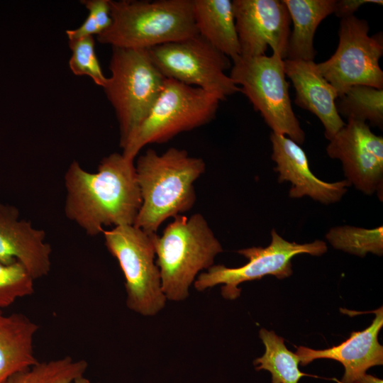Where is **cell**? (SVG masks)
Instances as JSON below:
<instances>
[{
	"mask_svg": "<svg viewBox=\"0 0 383 383\" xmlns=\"http://www.w3.org/2000/svg\"><path fill=\"white\" fill-rule=\"evenodd\" d=\"M65 213L87 235L105 226L133 225L142 204L135 162L122 153L104 157L96 172L73 161L65 174Z\"/></svg>",
	"mask_w": 383,
	"mask_h": 383,
	"instance_id": "1",
	"label": "cell"
},
{
	"mask_svg": "<svg viewBox=\"0 0 383 383\" xmlns=\"http://www.w3.org/2000/svg\"><path fill=\"white\" fill-rule=\"evenodd\" d=\"M142 204L133 225L156 233L161 224L192 209L196 201L194 182L206 165L186 150L170 148L158 154L148 149L135 165Z\"/></svg>",
	"mask_w": 383,
	"mask_h": 383,
	"instance_id": "2",
	"label": "cell"
},
{
	"mask_svg": "<svg viewBox=\"0 0 383 383\" xmlns=\"http://www.w3.org/2000/svg\"><path fill=\"white\" fill-rule=\"evenodd\" d=\"M110 11L97 40L112 48L148 50L198 35L193 0H110Z\"/></svg>",
	"mask_w": 383,
	"mask_h": 383,
	"instance_id": "3",
	"label": "cell"
},
{
	"mask_svg": "<svg viewBox=\"0 0 383 383\" xmlns=\"http://www.w3.org/2000/svg\"><path fill=\"white\" fill-rule=\"evenodd\" d=\"M156 264L166 299L183 301L197 274L212 265L223 248L201 213L174 218L155 237Z\"/></svg>",
	"mask_w": 383,
	"mask_h": 383,
	"instance_id": "4",
	"label": "cell"
},
{
	"mask_svg": "<svg viewBox=\"0 0 383 383\" xmlns=\"http://www.w3.org/2000/svg\"><path fill=\"white\" fill-rule=\"evenodd\" d=\"M109 70L104 89L116 113L123 148L148 116L166 77L143 49L112 48Z\"/></svg>",
	"mask_w": 383,
	"mask_h": 383,
	"instance_id": "5",
	"label": "cell"
},
{
	"mask_svg": "<svg viewBox=\"0 0 383 383\" xmlns=\"http://www.w3.org/2000/svg\"><path fill=\"white\" fill-rule=\"evenodd\" d=\"M220 101L200 88L166 78L148 116L122 148V154L134 160L145 145L167 142L209 123L215 118Z\"/></svg>",
	"mask_w": 383,
	"mask_h": 383,
	"instance_id": "6",
	"label": "cell"
},
{
	"mask_svg": "<svg viewBox=\"0 0 383 383\" xmlns=\"http://www.w3.org/2000/svg\"><path fill=\"white\" fill-rule=\"evenodd\" d=\"M230 77L259 111L273 133L301 144L305 133L291 104L284 59L277 53L233 60Z\"/></svg>",
	"mask_w": 383,
	"mask_h": 383,
	"instance_id": "7",
	"label": "cell"
},
{
	"mask_svg": "<svg viewBox=\"0 0 383 383\" xmlns=\"http://www.w3.org/2000/svg\"><path fill=\"white\" fill-rule=\"evenodd\" d=\"M102 234L108 250L118 260L124 274L127 306L143 316L157 313L167 299L155 260L157 234L134 225L104 230Z\"/></svg>",
	"mask_w": 383,
	"mask_h": 383,
	"instance_id": "8",
	"label": "cell"
},
{
	"mask_svg": "<svg viewBox=\"0 0 383 383\" xmlns=\"http://www.w3.org/2000/svg\"><path fill=\"white\" fill-rule=\"evenodd\" d=\"M149 55L166 77L200 88L220 101L240 89L225 71L229 58L200 35L148 49Z\"/></svg>",
	"mask_w": 383,
	"mask_h": 383,
	"instance_id": "9",
	"label": "cell"
},
{
	"mask_svg": "<svg viewBox=\"0 0 383 383\" xmlns=\"http://www.w3.org/2000/svg\"><path fill=\"white\" fill-rule=\"evenodd\" d=\"M367 21L355 16L342 18L339 43L326 61L316 64L323 77L333 86L338 98L351 87L365 85L383 89L379 60L383 54L382 33L372 36Z\"/></svg>",
	"mask_w": 383,
	"mask_h": 383,
	"instance_id": "10",
	"label": "cell"
},
{
	"mask_svg": "<svg viewBox=\"0 0 383 383\" xmlns=\"http://www.w3.org/2000/svg\"><path fill=\"white\" fill-rule=\"evenodd\" d=\"M271 243L265 248L252 247L238 250L248 262L239 267L230 268L223 265H212L201 273L194 281L198 291H204L218 284L221 287L222 296L227 299H235L240 295L238 285L243 282L260 279L264 276L274 275L284 279L292 274V258L299 254L318 256L327 251V245L322 240L299 244L282 238L274 229L271 231Z\"/></svg>",
	"mask_w": 383,
	"mask_h": 383,
	"instance_id": "11",
	"label": "cell"
},
{
	"mask_svg": "<svg viewBox=\"0 0 383 383\" xmlns=\"http://www.w3.org/2000/svg\"><path fill=\"white\" fill-rule=\"evenodd\" d=\"M326 152L342 162L350 184L368 195L377 192L382 200V136L373 133L365 122L348 120L329 140Z\"/></svg>",
	"mask_w": 383,
	"mask_h": 383,
	"instance_id": "12",
	"label": "cell"
},
{
	"mask_svg": "<svg viewBox=\"0 0 383 383\" xmlns=\"http://www.w3.org/2000/svg\"><path fill=\"white\" fill-rule=\"evenodd\" d=\"M235 28L240 57L265 55L267 48L287 57L290 16L283 1L234 0Z\"/></svg>",
	"mask_w": 383,
	"mask_h": 383,
	"instance_id": "13",
	"label": "cell"
},
{
	"mask_svg": "<svg viewBox=\"0 0 383 383\" xmlns=\"http://www.w3.org/2000/svg\"><path fill=\"white\" fill-rule=\"evenodd\" d=\"M272 159L274 170L279 173L278 182H289L290 198L309 196L324 204L338 202L351 185L347 180L327 182L317 178L311 171L304 150L286 135L271 133Z\"/></svg>",
	"mask_w": 383,
	"mask_h": 383,
	"instance_id": "14",
	"label": "cell"
},
{
	"mask_svg": "<svg viewBox=\"0 0 383 383\" xmlns=\"http://www.w3.org/2000/svg\"><path fill=\"white\" fill-rule=\"evenodd\" d=\"M52 249L43 230L19 218L18 210L0 203V262L21 263L33 279L46 276L51 268Z\"/></svg>",
	"mask_w": 383,
	"mask_h": 383,
	"instance_id": "15",
	"label": "cell"
},
{
	"mask_svg": "<svg viewBox=\"0 0 383 383\" xmlns=\"http://www.w3.org/2000/svg\"><path fill=\"white\" fill-rule=\"evenodd\" d=\"M375 318L371 325L362 331L351 333L341 344L325 350H313L304 346L297 348L296 355L301 365L316 359L326 358L343 364L345 373L342 383H353L365 374L367 369L382 365L383 347L377 336L383 326L382 307L372 311Z\"/></svg>",
	"mask_w": 383,
	"mask_h": 383,
	"instance_id": "16",
	"label": "cell"
},
{
	"mask_svg": "<svg viewBox=\"0 0 383 383\" xmlns=\"http://www.w3.org/2000/svg\"><path fill=\"white\" fill-rule=\"evenodd\" d=\"M284 68L294 87L295 104L319 118L330 140L345 125L336 109V91L313 61L284 59Z\"/></svg>",
	"mask_w": 383,
	"mask_h": 383,
	"instance_id": "17",
	"label": "cell"
},
{
	"mask_svg": "<svg viewBox=\"0 0 383 383\" xmlns=\"http://www.w3.org/2000/svg\"><path fill=\"white\" fill-rule=\"evenodd\" d=\"M39 326L20 313L0 311V383L38 362L33 350Z\"/></svg>",
	"mask_w": 383,
	"mask_h": 383,
	"instance_id": "18",
	"label": "cell"
},
{
	"mask_svg": "<svg viewBox=\"0 0 383 383\" xmlns=\"http://www.w3.org/2000/svg\"><path fill=\"white\" fill-rule=\"evenodd\" d=\"M198 34L232 60L240 56L233 2L230 0H193Z\"/></svg>",
	"mask_w": 383,
	"mask_h": 383,
	"instance_id": "19",
	"label": "cell"
},
{
	"mask_svg": "<svg viewBox=\"0 0 383 383\" xmlns=\"http://www.w3.org/2000/svg\"><path fill=\"white\" fill-rule=\"evenodd\" d=\"M293 30L290 33L287 59L313 61L316 52L313 37L320 23L334 13L335 0H282Z\"/></svg>",
	"mask_w": 383,
	"mask_h": 383,
	"instance_id": "20",
	"label": "cell"
},
{
	"mask_svg": "<svg viewBox=\"0 0 383 383\" xmlns=\"http://www.w3.org/2000/svg\"><path fill=\"white\" fill-rule=\"evenodd\" d=\"M260 338L265 347V354L257 358L254 364L257 370H268L272 383H298L307 375L299 369V358L285 346L284 339L265 328L260 331Z\"/></svg>",
	"mask_w": 383,
	"mask_h": 383,
	"instance_id": "21",
	"label": "cell"
},
{
	"mask_svg": "<svg viewBox=\"0 0 383 383\" xmlns=\"http://www.w3.org/2000/svg\"><path fill=\"white\" fill-rule=\"evenodd\" d=\"M335 106L339 115L348 120L369 121L373 126L382 128L383 89L365 85L353 86L336 99Z\"/></svg>",
	"mask_w": 383,
	"mask_h": 383,
	"instance_id": "22",
	"label": "cell"
},
{
	"mask_svg": "<svg viewBox=\"0 0 383 383\" xmlns=\"http://www.w3.org/2000/svg\"><path fill=\"white\" fill-rule=\"evenodd\" d=\"M88 363L70 356L47 362H38L31 367L19 372L4 383H72L84 376Z\"/></svg>",
	"mask_w": 383,
	"mask_h": 383,
	"instance_id": "23",
	"label": "cell"
},
{
	"mask_svg": "<svg viewBox=\"0 0 383 383\" xmlns=\"http://www.w3.org/2000/svg\"><path fill=\"white\" fill-rule=\"evenodd\" d=\"M335 249L364 257L368 252L377 255L383 253V228H364L340 226L331 228L326 235Z\"/></svg>",
	"mask_w": 383,
	"mask_h": 383,
	"instance_id": "24",
	"label": "cell"
},
{
	"mask_svg": "<svg viewBox=\"0 0 383 383\" xmlns=\"http://www.w3.org/2000/svg\"><path fill=\"white\" fill-rule=\"evenodd\" d=\"M69 47L72 55L69 67L77 76L89 77L93 82L103 88L108 80L102 71L95 51V42L93 36L70 40Z\"/></svg>",
	"mask_w": 383,
	"mask_h": 383,
	"instance_id": "25",
	"label": "cell"
},
{
	"mask_svg": "<svg viewBox=\"0 0 383 383\" xmlns=\"http://www.w3.org/2000/svg\"><path fill=\"white\" fill-rule=\"evenodd\" d=\"M34 279L18 262H0V308L11 306L18 299L32 295Z\"/></svg>",
	"mask_w": 383,
	"mask_h": 383,
	"instance_id": "26",
	"label": "cell"
},
{
	"mask_svg": "<svg viewBox=\"0 0 383 383\" xmlns=\"http://www.w3.org/2000/svg\"><path fill=\"white\" fill-rule=\"evenodd\" d=\"M81 3L89 13L80 26L66 30L69 40L99 35L111 24L110 0H83Z\"/></svg>",
	"mask_w": 383,
	"mask_h": 383,
	"instance_id": "27",
	"label": "cell"
},
{
	"mask_svg": "<svg viewBox=\"0 0 383 383\" xmlns=\"http://www.w3.org/2000/svg\"><path fill=\"white\" fill-rule=\"evenodd\" d=\"M372 3L382 4L381 0H340L335 1V14L341 18H347L353 16L355 12L362 5L365 4Z\"/></svg>",
	"mask_w": 383,
	"mask_h": 383,
	"instance_id": "28",
	"label": "cell"
},
{
	"mask_svg": "<svg viewBox=\"0 0 383 383\" xmlns=\"http://www.w3.org/2000/svg\"><path fill=\"white\" fill-rule=\"evenodd\" d=\"M353 383H382V380L372 375L365 374Z\"/></svg>",
	"mask_w": 383,
	"mask_h": 383,
	"instance_id": "29",
	"label": "cell"
},
{
	"mask_svg": "<svg viewBox=\"0 0 383 383\" xmlns=\"http://www.w3.org/2000/svg\"><path fill=\"white\" fill-rule=\"evenodd\" d=\"M72 383H97V382H92L87 378L82 376L75 379Z\"/></svg>",
	"mask_w": 383,
	"mask_h": 383,
	"instance_id": "30",
	"label": "cell"
}]
</instances>
